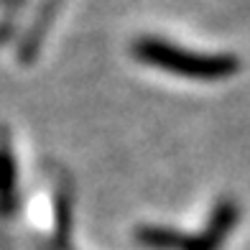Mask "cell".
Wrapping results in <instances>:
<instances>
[{"label":"cell","instance_id":"obj_3","mask_svg":"<svg viewBox=\"0 0 250 250\" xmlns=\"http://www.w3.org/2000/svg\"><path fill=\"white\" fill-rule=\"evenodd\" d=\"M18 202V176H16V158L5 141V133H0V214H10Z\"/></svg>","mask_w":250,"mask_h":250},{"label":"cell","instance_id":"obj_5","mask_svg":"<svg viewBox=\"0 0 250 250\" xmlns=\"http://www.w3.org/2000/svg\"><path fill=\"white\" fill-rule=\"evenodd\" d=\"M18 3H21V0H5V5H8V10H13V13H16V8H18Z\"/></svg>","mask_w":250,"mask_h":250},{"label":"cell","instance_id":"obj_2","mask_svg":"<svg viewBox=\"0 0 250 250\" xmlns=\"http://www.w3.org/2000/svg\"><path fill=\"white\" fill-rule=\"evenodd\" d=\"M237 217H240V207L232 199H222L214 207L212 220L202 235H181L168 227H141L138 240L158 250H220Z\"/></svg>","mask_w":250,"mask_h":250},{"label":"cell","instance_id":"obj_1","mask_svg":"<svg viewBox=\"0 0 250 250\" xmlns=\"http://www.w3.org/2000/svg\"><path fill=\"white\" fill-rule=\"evenodd\" d=\"M133 56L148 66H156V69L187 79H199V82H220V79H230L240 72V59L230 54L189 51L184 46L151 36H143L133 43Z\"/></svg>","mask_w":250,"mask_h":250},{"label":"cell","instance_id":"obj_4","mask_svg":"<svg viewBox=\"0 0 250 250\" xmlns=\"http://www.w3.org/2000/svg\"><path fill=\"white\" fill-rule=\"evenodd\" d=\"M62 3H64V0H43V3H41L39 13H36V18H33V23H31L26 39H23V43H21V62H23V64H31L33 59H36V51L41 46L43 36H46V28L51 26V21L56 18V10L62 8Z\"/></svg>","mask_w":250,"mask_h":250}]
</instances>
